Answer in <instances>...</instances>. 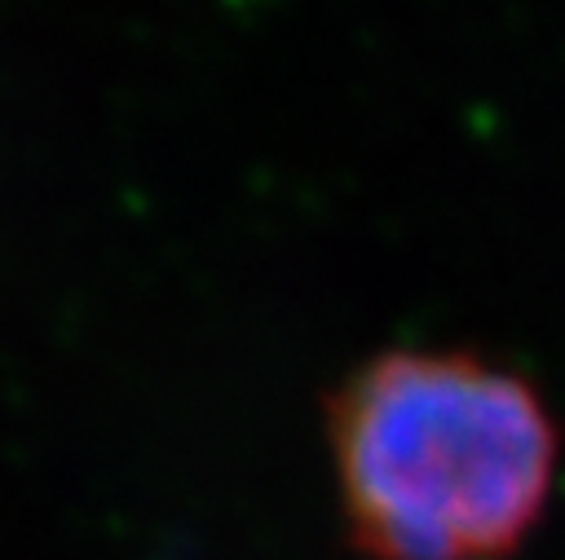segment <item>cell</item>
Instances as JSON below:
<instances>
[{"label": "cell", "instance_id": "6da1fadb", "mask_svg": "<svg viewBox=\"0 0 565 560\" xmlns=\"http://www.w3.org/2000/svg\"><path fill=\"white\" fill-rule=\"evenodd\" d=\"M349 538L371 560H503L539 525L561 432L539 388L468 348H388L327 397Z\"/></svg>", "mask_w": 565, "mask_h": 560}]
</instances>
